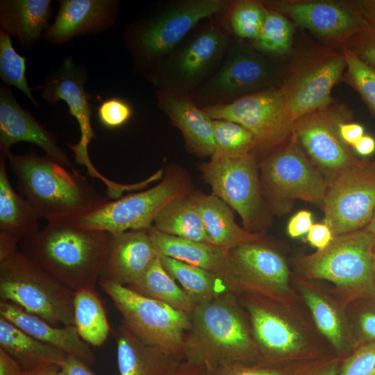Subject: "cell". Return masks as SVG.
<instances>
[{
  "instance_id": "cell-37",
  "label": "cell",
  "mask_w": 375,
  "mask_h": 375,
  "mask_svg": "<svg viewBox=\"0 0 375 375\" xmlns=\"http://www.w3.org/2000/svg\"><path fill=\"white\" fill-rule=\"evenodd\" d=\"M293 26L281 13L267 8L262 28L253 45L258 51L272 54L283 55L292 48Z\"/></svg>"
},
{
  "instance_id": "cell-16",
  "label": "cell",
  "mask_w": 375,
  "mask_h": 375,
  "mask_svg": "<svg viewBox=\"0 0 375 375\" xmlns=\"http://www.w3.org/2000/svg\"><path fill=\"white\" fill-rule=\"evenodd\" d=\"M330 105L294 122L292 136L312 163L331 177L359 160L339 135L338 124L347 112Z\"/></svg>"
},
{
  "instance_id": "cell-23",
  "label": "cell",
  "mask_w": 375,
  "mask_h": 375,
  "mask_svg": "<svg viewBox=\"0 0 375 375\" xmlns=\"http://www.w3.org/2000/svg\"><path fill=\"white\" fill-rule=\"evenodd\" d=\"M117 1L112 0H62L58 13L44 33V38L60 44L78 35L97 33L111 26Z\"/></svg>"
},
{
  "instance_id": "cell-33",
  "label": "cell",
  "mask_w": 375,
  "mask_h": 375,
  "mask_svg": "<svg viewBox=\"0 0 375 375\" xmlns=\"http://www.w3.org/2000/svg\"><path fill=\"white\" fill-rule=\"evenodd\" d=\"M153 226L169 235L210 243L193 197L183 196L168 203L156 215Z\"/></svg>"
},
{
  "instance_id": "cell-12",
  "label": "cell",
  "mask_w": 375,
  "mask_h": 375,
  "mask_svg": "<svg viewBox=\"0 0 375 375\" xmlns=\"http://www.w3.org/2000/svg\"><path fill=\"white\" fill-rule=\"evenodd\" d=\"M86 74L76 65L71 58L65 60L60 67L51 75L44 84L40 86L42 97L49 103L55 104L59 100L65 101L69 106V113L78 122L81 138L76 144H67L74 154L77 163L84 165L88 174L99 178L107 188V192H116L120 184L109 180L93 165L88 154V145L96 134L91 124L92 106L89 100L91 96L84 88Z\"/></svg>"
},
{
  "instance_id": "cell-14",
  "label": "cell",
  "mask_w": 375,
  "mask_h": 375,
  "mask_svg": "<svg viewBox=\"0 0 375 375\" xmlns=\"http://www.w3.org/2000/svg\"><path fill=\"white\" fill-rule=\"evenodd\" d=\"M226 6L222 0H188L172 5L138 29L133 38L136 54L147 62L162 58L199 22Z\"/></svg>"
},
{
  "instance_id": "cell-21",
  "label": "cell",
  "mask_w": 375,
  "mask_h": 375,
  "mask_svg": "<svg viewBox=\"0 0 375 375\" xmlns=\"http://www.w3.org/2000/svg\"><path fill=\"white\" fill-rule=\"evenodd\" d=\"M159 256L147 230L113 236L100 278L127 286L137 282Z\"/></svg>"
},
{
  "instance_id": "cell-28",
  "label": "cell",
  "mask_w": 375,
  "mask_h": 375,
  "mask_svg": "<svg viewBox=\"0 0 375 375\" xmlns=\"http://www.w3.org/2000/svg\"><path fill=\"white\" fill-rule=\"evenodd\" d=\"M211 244L228 251L259 240V235L239 226L231 207L211 194L193 196Z\"/></svg>"
},
{
  "instance_id": "cell-59",
  "label": "cell",
  "mask_w": 375,
  "mask_h": 375,
  "mask_svg": "<svg viewBox=\"0 0 375 375\" xmlns=\"http://www.w3.org/2000/svg\"><path fill=\"white\" fill-rule=\"evenodd\" d=\"M56 375H69V374L62 369H60Z\"/></svg>"
},
{
  "instance_id": "cell-30",
  "label": "cell",
  "mask_w": 375,
  "mask_h": 375,
  "mask_svg": "<svg viewBox=\"0 0 375 375\" xmlns=\"http://www.w3.org/2000/svg\"><path fill=\"white\" fill-rule=\"evenodd\" d=\"M0 348L20 365L23 371L47 365L62 368L68 354L28 335L0 316Z\"/></svg>"
},
{
  "instance_id": "cell-25",
  "label": "cell",
  "mask_w": 375,
  "mask_h": 375,
  "mask_svg": "<svg viewBox=\"0 0 375 375\" xmlns=\"http://www.w3.org/2000/svg\"><path fill=\"white\" fill-rule=\"evenodd\" d=\"M0 316L37 340L54 346L88 365L95 360L90 345L81 339L74 325L53 326L19 306L0 301Z\"/></svg>"
},
{
  "instance_id": "cell-46",
  "label": "cell",
  "mask_w": 375,
  "mask_h": 375,
  "mask_svg": "<svg viewBox=\"0 0 375 375\" xmlns=\"http://www.w3.org/2000/svg\"><path fill=\"white\" fill-rule=\"evenodd\" d=\"M341 365L338 358L310 359L292 366L290 375H339Z\"/></svg>"
},
{
  "instance_id": "cell-47",
  "label": "cell",
  "mask_w": 375,
  "mask_h": 375,
  "mask_svg": "<svg viewBox=\"0 0 375 375\" xmlns=\"http://www.w3.org/2000/svg\"><path fill=\"white\" fill-rule=\"evenodd\" d=\"M334 237L331 228L324 222L312 224L307 233L308 241L317 251L328 246Z\"/></svg>"
},
{
  "instance_id": "cell-29",
  "label": "cell",
  "mask_w": 375,
  "mask_h": 375,
  "mask_svg": "<svg viewBox=\"0 0 375 375\" xmlns=\"http://www.w3.org/2000/svg\"><path fill=\"white\" fill-rule=\"evenodd\" d=\"M51 3L50 0L1 1V29L15 35L24 47H31L49 26Z\"/></svg>"
},
{
  "instance_id": "cell-19",
  "label": "cell",
  "mask_w": 375,
  "mask_h": 375,
  "mask_svg": "<svg viewBox=\"0 0 375 375\" xmlns=\"http://www.w3.org/2000/svg\"><path fill=\"white\" fill-rule=\"evenodd\" d=\"M30 142L41 148L47 157L74 169L66 153L58 146L56 135L48 131L15 100L10 90L0 88V151L6 156L12 145Z\"/></svg>"
},
{
  "instance_id": "cell-7",
  "label": "cell",
  "mask_w": 375,
  "mask_h": 375,
  "mask_svg": "<svg viewBox=\"0 0 375 375\" xmlns=\"http://www.w3.org/2000/svg\"><path fill=\"white\" fill-rule=\"evenodd\" d=\"M202 110L212 119L240 124L254 136L256 149H276L292 136L294 121L282 88L245 94L231 103L206 106Z\"/></svg>"
},
{
  "instance_id": "cell-4",
  "label": "cell",
  "mask_w": 375,
  "mask_h": 375,
  "mask_svg": "<svg viewBox=\"0 0 375 375\" xmlns=\"http://www.w3.org/2000/svg\"><path fill=\"white\" fill-rule=\"evenodd\" d=\"M74 292L21 250L0 260V301L58 326L74 325Z\"/></svg>"
},
{
  "instance_id": "cell-34",
  "label": "cell",
  "mask_w": 375,
  "mask_h": 375,
  "mask_svg": "<svg viewBox=\"0 0 375 375\" xmlns=\"http://www.w3.org/2000/svg\"><path fill=\"white\" fill-rule=\"evenodd\" d=\"M74 320L78 335L90 346L101 347L107 340L110 326L102 301L94 288L74 292Z\"/></svg>"
},
{
  "instance_id": "cell-53",
  "label": "cell",
  "mask_w": 375,
  "mask_h": 375,
  "mask_svg": "<svg viewBox=\"0 0 375 375\" xmlns=\"http://www.w3.org/2000/svg\"><path fill=\"white\" fill-rule=\"evenodd\" d=\"M61 369L69 375H94L87 364L69 355Z\"/></svg>"
},
{
  "instance_id": "cell-20",
  "label": "cell",
  "mask_w": 375,
  "mask_h": 375,
  "mask_svg": "<svg viewBox=\"0 0 375 375\" xmlns=\"http://www.w3.org/2000/svg\"><path fill=\"white\" fill-rule=\"evenodd\" d=\"M272 74V66L263 56L238 42L228 49L226 60L206 85L207 92L224 98L244 94L265 85Z\"/></svg>"
},
{
  "instance_id": "cell-10",
  "label": "cell",
  "mask_w": 375,
  "mask_h": 375,
  "mask_svg": "<svg viewBox=\"0 0 375 375\" xmlns=\"http://www.w3.org/2000/svg\"><path fill=\"white\" fill-rule=\"evenodd\" d=\"M346 67L342 51L328 49L306 52L293 62L281 88L294 122L331 103L332 88Z\"/></svg>"
},
{
  "instance_id": "cell-31",
  "label": "cell",
  "mask_w": 375,
  "mask_h": 375,
  "mask_svg": "<svg viewBox=\"0 0 375 375\" xmlns=\"http://www.w3.org/2000/svg\"><path fill=\"white\" fill-rule=\"evenodd\" d=\"M6 158L0 153V232L19 243L40 231V217L30 202L13 190L7 174Z\"/></svg>"
},
{
  "instance_id": "cell-24",
  "label": "cell",
  "mask_w": 375,
  "mask_h": 375,
  "mask_svg": "<svg viewBox=\"0 0 375 375\" xmlns=\"http://www.w3.org/2000/svg\"><path fill=\"white\" fill-rule=\"evenodd\" d=\"M227 47L228 39L224 33L214 28L205 30L173 57L169 74L181 87L192 88L215 68Z\"/></svg>"
},
{
  "instance_id": "cell-22",
  "label": "cell",
  "mask_w": 375,
  "mask_h": 375,
  "mask_svg": "<svg viewBox=\"0 0 375 375\" xmlns=\"http://www.w3.org/2000/svg\"><path fill=\"white\" fill-rule=\"evenodd\" d=\"M231 253L249 286L250 293L277 300L287 291L289 270L285 260L276 251L256 242L241 245Z\"/></svg>"
},
{
  "instance_id": "cell-36",
  "label": "cell",
  "mask_w": 375,
  "mask_h": 375,
  "mask_svg": "<svg viewBox=\"0 0 375 375\" xmlns=\"http://www.w3.org/2000/svg\"><path fill=\"white\" fill-rule=\"evenodd\" d=\"M301 294L321 333L338 351L344 347L345 331L337 310L316 292L302 288Z\"/></svg>"
},
{
  "instance_id": "cell-18",
  "label": "cell",
  "mask_w": 375,
  "mask_h": 375,
  "mask_svg": "<svg viewBox=\"0 0 375 375\" xmlns=\"http://www.w3.org/2000/svg\"><path fill=\"white\" fill-rule=\"evenodd\" d=\"M159 256L201 267L224 280L236 294L250 292L249 286L231 251L213 244L169 235L153 226L147 229Z\"/></svg>"
},
{
  "instance_id": "cell-8",
  "label": "cell",
  "mask_w": 375,
  "mask_h": 375,
  "mask_svg": "<svg viewBox=\"0 0 375 375\" xmlns=\"http://www.w3.org/2000/svg\"><path fill=\"white\" fill-rule=\"evenodd\" d=\"M322 208L334 236L363 229L375 212V161L359 160L332 176Z\"/></svg>"
},
{
  "instance_id": "cell-56",
  "label": "cell",
  "mask_w": 375,
  "mask_h": 375,
  "mask_svg": "<svg viewBox=\"0 0 375 375\" xmlns=\"http://www.w3.org/2000/svg\"><path fill=\"white\" fill-rule=\"evenodd\" d=\"M360 156H367L375 151V139L370 135H363L353 147Z\"/></svg>"
},
{
  "instance_id": "cell-49",
  "label": "cell",
  "mask_w": 375,
  "mask_h": 375,
  "mask_svg": "<svg viewBox=\"0 0 375 375\" xmlns=\"http://www.w3.org/2000/svg\"><path fill=\"white\" fill-rule=\"evenodd\" d=\"M338 132L342 141L348 146L354 144L364 135V128L361 124L341 121L338 124Z\"/></svg>"
},
{
  "instance_id": "cell-51",
  "label": "cell",
  "mask_w": 375,
  "mask_h": 375,
  "mask_svg": "<svg viewBox=\"0 0 375 375\" xmlns=\"http://www.w3.org/2000/svg\"><path fill=\"white\" fill-rule=\"evenodd\" d=\"M170 375H215V373L204 364L184 358Z\"/></svg>"
},
{
  "instance_id": "cell-52",
  "label": "cell",
  "mask_w": 375,
  "mask_h": 375,
  "mask_svg": "<svg viewBox=\"0 0 375 375\" xmlns=\"http://www.w3.org/2000/svg\"><path fill=\"white\" fill-rule=\"evenodd\" d=\"M22 372L18 362L0 348V375H22Z\"/></svg>"
},
{
  "instance_id": "cell-27",
  "label": "cell",
  "mask_w": 375,
  "mask_h": 375,
  "mask_svg": "<svg viewBox=\"0 0 375 375\" xmlns=\"http://www.w3.org/2000/svg\"><path fill=\"white\" fill-rule=\"evenodd\" d=\"M114 335L119 375H170L184 359L146 344L122 324Z\"/></svg>"
},
{
  "instance_id": "cell-44",
  "label": "cell",
  "mask_w": 375,
  "mask_h": 375,
  "mask_svg": "<svg viewBox=\"0 0 375 375\" xmlns=\"http://www.w3.org/2000/svg\"><path fill=\"white\" fill-rule=\"evenodd\" d=\"M343 45L375 69V26H366L351 37Z\"/></svg>"
},
{
  "instance_id": "cell-45",
  "label": "cell",
  "mask_w": 375,
  "mask_h": 375,
  "mask_svg": "<svg viewBox=\"0 0 375 375\" xmlns=\"http://www.w3.org/2000/svg\"><path fill=\"white\" fill-rule=\"evenodd\" d=\"M292 367L256 364H232L223 366L215 375H290Z\"/></svg>"
},
{
  "instance_id": "cell-39",
  "label": "cell",
  "mask_w": 375,
  "mask_h": 375,
  "mask_svg": "<svg viewBox=\"0 0 375 375\" xmlns=\"http://www.w3.org/2000/svg\"><path fill=\"white\" fill-rule=\"evenodd\" d=\"M26 58L20 56L14 49L10 34L0 31V76L2 81L22 91L35 106L38 102L33 97L26 77Z\"/></svg>"
},
{
  "instance_id": "cell-35",
  "label": "cell",
  "mask_w": 375,
  "mask_h": 375,
  "mask_svg": "<svg viewBox=\"0 0 375 375\" xmlns=\"http://www.w3.org/2000/svg\"><path fill=\"white\" fill-rule=\"evenodd\" d=\"M126 287L188 314L197 306L164 269L159 256L137 282Z\"/></svg>"
},
{
  "instance_id": "cell-38",
  "label": "cell",
  "mask_w": 375,
  "mask_h": 375,
  "mask_svg": "<svg viewBox=\"0 0 375 375\" xmlns=\"http://www.w3.org/2000/svg\"><path fill=\"white\" fill-rule=\"evenodd\" d=\"M215 153L228 157L251 154L256 149L253 135L238 123L226 119H213Z\"/></svg>"
},
{
  "instance_id": "cell-57",
  "label": "cell",
  "mask_w": 375,
  "mask_h": 375,
  "mask_svg": "<svg viewBox=\"0 0 375 375\" xmlns=\"http://www.w3.org/2000/svg\"><path fill=\"white\" fill-rule=\"evenodd\" d=\"M61 368L53 365H47L23 371L22 375H56Z\"/></svg>"
},
{
  "instance_id": "cell-48",
  "label": "cell",
  "mask_w": 375,
  "mask_h": 375,
  "mask_svg": "<svg viewBox=\"0 0 375 375\" xmlns=\"http://www.w3.org/2000/svg\"><path fill=\"white\" fill-rule=\"evenodd\" d=\"M312 213L302 210L295 213L288 224V233L291 238H299L308 233L312 226Z\"/></svg>"
},
{
  "instance_id": "cell-54",
  "label": "cell",
  "mask_w": 375,
  "mask_h": 375,
  "mask_svg": "<svg viewBox=\"0 0 375 375\" xmlns=\"http://www.w3.org/2000/svg\"><path fill=\"white\" fill-rule=\"evenodd\" d=\"M19 242L12 236L0 232V260L18 251Z\"/></svg>"
},
{
  "instance_id": "cell-40",
  "label": "cell",
  "mask_w": 375,
  "mask_h": 375,
  "mask_svg": "<svg viewBox=\"0 0 375 375\" xmlns=\"http://www.w3.org/2000/svg\"><path fill=\"white\" fill-rule=\"evenodd\" d=\"M267 8L256 1L235 2L230 10L228 22L232 31L239 38L255 40L260 35Z\"/></svg>"
},
{
  "instance_id": "cell-2",
  "label": "cell",
  "mask_w": 375,
  "mask_h": 375,
  "mask_svg": "<svg viewBox=\"0 0 375 375\" xmlns=\"http://www.w3.org/2000/svg\"><path fill=\"white\" fill-rule=\"evenodd\" d=\"M112 235L51 222L19 244L21 251L71 290L95 288L110 253Z\"/></svg>"
},
{
  "instance_id": "cell-11",
  "label": "cell",
  "mask_w": 375,
  "mask_h": 375,
  "mask_svg": "<svg viewBox=\"0 0 375 375\" xmlns=\"http://www.w3.org/2000/svg\"><path fill=\"white\" fill-rule=\"evenodd\" d=\"M187 184L179 177L167 176L144 191L109 201L99 210L72 222L90 230L116 236L128 231L147 230L158 212L172 201L185 195Z\"/></svg>"
},
{
  "instance_id": "cell-6",
  "label": "cell",
  "mask_w": 375,
  "mask_h": 375,
  "mask_svg": "<svg viewBox=\"0 0 375 375\" xmlns=\"http://www.w3.org/2000/svg\"><path fill=\"white\" fill-rule=\"evenodd\" d=\"M375 236L361 229L335 236L328 246L305 257L301 263L310 278L333 283L355 297L375 299Z\"/></svg>"
},
{
  "instance_id": "cell-55",
  "label": "cell",
  "mask_w": 375,
  "mask_h": 375,
  "mask_svg": "<svg viewBox=\"0 0 375 375\" xmlns=\"http://www.w3.org/2000/svg\"><path fill=\"white\" fill-rule=\"evenodd\" d=\"M368 25L375 26V0L353 1Z\"/></svg>"
},
{
  "instance_id": "cell-61",
  "label": "cell",
  "mask_w": 375,
  "mask_h": 375,
  "mask_svg": "<svg viewBox=\"0 0 375 375\" xmlns=\"http://www.w3.org/2000/svg\"><path fill=\"white\" fill-rule=\"evenodd\" d=\"M373 253H374V255L375 256V244H374V249H373Z\"/></svg>"
},
{
  "instance_id": "cell-9",
  "label": "cell",
  "mask_w": 375,
  "mask_h": 375,
  "mask_svg": "<svg viewBox=\"0 0 375 375\" xmlns=\"http://www.w3.org/2000/svg\"><path fill=\"white\" fill-rule=\"evenodd\" d=\"M262 188L275 206L301 199L322 208L328 181L293 136L260 165Z\"/></svg>"
},
{
  "instance_id": "cell-26",
  "label": "cell",
  "mask_w": 375,
  "mask_h": 375,
  "mask_svg": "<svg viewBox=\"0 0 375 375\" xmlns=\"http://www.w3.org/2000/svg\"><path fill=\"white\" fill-rule=\"evenodd\" d=\"M159 103L178 127L191 149L198 154L212 156L216 151L213 119L191 101L169 91L160 92Z\"/></svg>"
},
{
  "instance_id": "cell-43",
  "label": "cell",
  "mask_w": 375,
  "mask_h": 375,
  "mask_svg": "<svg viewBox=\"0 0 375 375\" xmlns=\"http://www.w3.org/2000/svg\"><path fill=\"white\" fill-rule=\"evenodd\" d=\"M132 114L133 108L126 100L119 97H112L102 101L99 105L97 117L103 127L113 129L126 124Z\"/></svg>"
},
{
  "instance_id": "cell-58",
  "label": "cell",
  "mask_w": 375,
  "mask_h": 375,
  "mask_svg": "<svg viewBox=\"0 0 375 375\" xmlns=\"http://www.w3.org/2000/svg\"><path fill=\"white\" fill-rule=\"evenodd\" d=\"M365 230L375 236V212L369 224L364 228Z\"/></svg>"
},
{
  "instance_id": "cell-13",
  "label": "cell",
  "mask_w": 375,
  "mask_h": 375,
  "mask_svg": "<svg viewBox=\"0 0 375 375\" xmlns=\"http://www.w3.org/2000/svg\"><path fill=\"white\" fill-rule=\"evenodd\" d=\"M201 169L212 194L239 214L246 228L252 227L261 208V184L253 155L228 157L214 153Z\"/></svg>"
},
{
  "instance_id": "cell-15",
  "label": "cell",
  "mask_w": 375,
  "mask_h": 375,
  "mask_svg": "<svg viewBox=\"0 0 375 375\" xmlns=\"http://www.w3.org/2000/svg\"><path fill=\"white\" fill-rule=\"evenodd\" d=\"M240 294L262 362L289 366L288 362L308 360L303 353L304 343L301 334L282 317L274 299L256 293Z\"/></svg>"
},
{
  "instance_id": "cell-3",
  "label": "cell",
  "mask_w": 375,
  "mask_h": 375,
  "mask_svg": "<svg viewBox=\"0 0 375 375\" xmlns=\"http://www.w3.org/2000/svg\"><path fill=\"white\" fill-rule=\"evenodd\" d=\"M238 297L228 292L195 306L190 314L185 358L204 364L215 373L228 365L262 362Z\"/></svg>"
},
{
  "instance_id": "cell-60",
  "label": "cell",
  "mask_w": 375,
  "mask_h": 375,
  "mask_svg": "<svg viewBox=\"0 0 375 375\" xmlns=\"http://www.w3.org/2000/svg\"><path fill=\"white\" fill-rule=\"evenodd\" d=\"M374 276H375V256L374 255Z\"/></svg>"
},
{
  "instance_id": "cell-42",
  "label": "cell",
  "mask_w": 375,
  "mask_h": 375,
  "mask_svg": "<svg viewBox=\"0 0 375 375\" xmlns=\"http://www.w3.org/2000/svg\"><path fill=\"white\" fill-rule=\"evenodd\" d=\"M339 375H375V342H365L347 356Z\"/></svg>"
},
{
  "instance_id": "cell-41",
  "label": "cell",
  "mask_w": 375,
  "mask_h": 375,
  "mask_svg": "<svg viewBox=\"0 0 375 375\" xmlns=\"http://www.w3.org/2000/svg\"><path fill=\"white\" fill-rule=\"evenodd\" d=\"M347 67L345 80L356 90L375 116V69L343 45Z\"/></svg>"
},
{
  "instance_id": "cell-1",
  "label": "cell",
  "mask_w": 375,
  "mask_h": 375,
  "mask_svg": "<svg viewBox=\"0 0 375 375\" xmlns=\"http://www.w3.org/2000/svg\"><path fill=\"white\" fill-rule=\"evenodd\" d=\"M15 175L19 190L40 218L51 222H74L110 201L87 178L32 151L6 156Z\"/></svg>"
},
{
  "instance_id": "cell-17",
  "label": "cell",
  "mask_w": 375,
  "mask_h": 375,
  "mask_svg": "<svg viewBox=\"0 0 375 375\" xmlns=\"http://www.w3.org/2000/svg\"><path fill=\"white\" fill-rule=\"evenodd\" d=\"M272 9L287 15L318 38L332 44H344L367 26L353 1H278Z\"/></svg>"
},
{
  "instance_id": "cell-32",
  "label": "cell",
  "mask_w": 375,
  "mask_h": 375,
  "mask_svg": "<svg viewBox=\"0 0 375 375\" xmlns=\"http://www.w3.org/2000/svg\"><path fill=\"white\" fill-rule=\"evenodd\" d=\"M159 257L164 269L197 305L233 292L224 280L210 272L173 258Z\"/></svg>"
},
{
  "instance_id": "cell-5",
  "label": "cell",
  "mask_w": 375,
  "mask_h": 375,
  "mask_svg": "<svg viewBox=\"0 0 375 375\" xmlns=\"http://www.w3.org/2000/svg\"><path fill=\"white\" fill-rule=\"evenodd\" d=\"M98 284L122 315V324L135 336L146 344L185 358L190 314L112 281L99 278Z\"/></svg>"
},
{
  "instance_id": "cell-50",
  "label": "cell",
  "mask_w": 375,
  "mask_h": 375,
  "mask_svg": "<svg viewBox=\"0 0 375 375\" xmlns=\"http://www.w3.org/2000/svg\"><path fill=\"white\" fill-rule=\"evenodd\" d=\"M358 324L363 340L366 342H375V307L362 311Z\"/></svg>"
}]
</instances>
